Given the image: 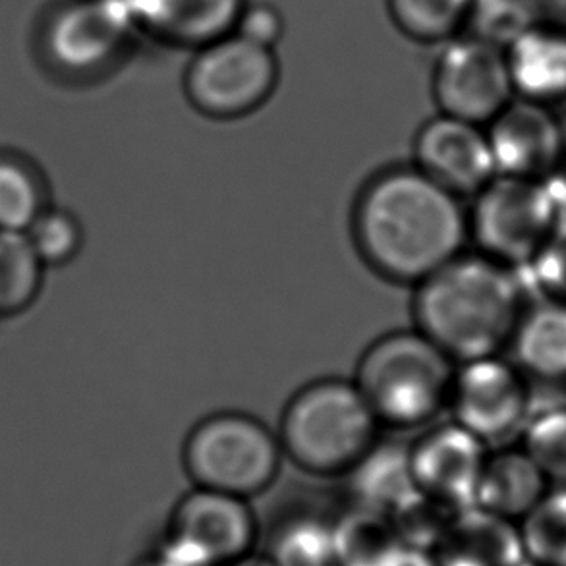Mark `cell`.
<instances>
[{
    "label": "cell",
    "instance_id": "cell-1",
    "mask_svg": "<svg viewBox=\"0 0 566 566\" xmlns=\"http://www.w3.org/2000/svg\"><path fill=\"white\" fill-rule=\"evenodd\" d=\"M353 238L374 273L413 289L467 252L468 209L413 163L390 165L358 191Z\"/></svg>",
    "mask_w": 566,
    "mask_h": 566
},
{
    "label": "cell",
    "instance_id": "cell-2",
    "mask_svg": "<svg viewBox=\"0 0 566 566\" xmlns=\"http://www.w3.org/2000/svg\"><path fill=\"white\" fill-rule=\"evenodd\" d=\"M524 312L511 268L462 252L413 286V327L457 364L499 356L511 346Z\"/></svg>",
    "mask_w": 566,
    "mask_h": 566
},
{
    "label": "cell",
    "instance_id": "cell-3",
    "mask_svg": "<svg viewBox=\"0 0 566 566\" xmlns=\"http://www.w3.org/2000/svg\"><path fill=\"white\" fill-rule=\"evenodd\" d=\"M381 429L354 379L323 377L294 392L276 436L294 467L319 478H345L379 441Z\"/></svg>",
    "mask_w": 566,
    "mask_h": 566
},
{
    "label": "cell",
    "instance_id": "cell-4",
    "mask_svg": "<svg viewBox=\"0 0 566 566\" xmlns=\"http://www.w3.org/2000/svg\"><path fill=\"white\" fill-rule=\"evenodd\" d=\"M457 366L420 329L390 331L364 350L354 382L382 428H428L449 408Z\"/></svg>",
    "mask_w": 566,
    "mask_h": 566
},
{
    "label": "cell",
    "instance_id": "cell-5",
    "mask_svg": "<svg viewBox=\"0 0 566 566\" xmlns=\"http://www.w3.org/2000/svg\"><path fill=\"white\" fill-rule=\"evenodd\" d=\"M284 452L275 429L252 413L222 410L186 436L182 467L196 488L258 497L276 482Z\"/></svg>",
    "mask_w": 566,
    "mask_h": 566
},
{
    "label": "cell",
    "instance_id": "cell-6",
    "mask_svg": "<svg viewBox=\"0 0 566 566\" xmlns=\"http://www.w3.org/2000/svg\"><path fill=\"white\" fill-rule=\"evenodd\" d=\"M279 77L275 49L232 31L196 51L186 69V99L211 120H240L273 97Z\"/></svg>",
    "mask_w": 566,
    "mask_h": 566
},
{
    "label": "cell",
    "instance_id": "cell-7",
    "mask_svg": "<svg viewBox=\"0 0 566 566\" xmlns=\"http://www.w3.org/2000/svg\"><path fill=\"white\" fill-rule=\"evenodd\" d=\"M559 221L544 180L497 175L468 207L470 240L478 252L511 269L528 265Z\"/></svg>",
    "mask_w": 566,
    "mask_h": 566
},
{
    "label": "cell",
    "instance_id": "cell-8",
    "mask_svg": "<svg viewBox=\"0 0 566 566\" xmlns=\"http://www.w3.org/2000/svg\"><path fill=\"white\" fill-rule=\"evenodd\" d=\"M258 536L250 499L193 485L172 509L159 552L178 566H227L252 555Z\"/></svg>",
    "mask_w": 566,
    "mask_h": 566
},
{
    "label": "cell",
    "instance_id": "cell-9",
    "mask_svg": "<svg viewBox=\"0 0 566 566\" xmlns=\"http://www.w3.org/2000/svg\"><path fill=\"white\" fill-rule=\"evenodd\" d=\"M134 33L124 0H66L46 15L39 46L54 70L93 76L123 56Z\"/></svg>",
    "mask_w": 566,
    "mask_h": 566
},
{
    "label": "cell",
    "instance_id": "cell-10",
    "mask_svg": "<svg viewBox=\"0 0 566 566\" xmlns=\"http://www.w3.org/2000/svg\"><path fill=\"white\" fill-rule=\"evenodd\" d=\"M431 87L439 113L483 128L516 97L505 46L472 33L444 43Z\"/></svg>",
    "mask_w": 566,
    "mask_h": 566
},
{
    "label": "cell",
    "instance_id": "cell-11",
    "mask_svg": "<svg viewBox=\"0 0 566 566\" xmlns=\"http://www.w3.org/2000/svg\"><path fill=\"white\" fill-rule=\"evenodd\" d=\"M530 389L516 364L499 356L462 361L452 381V421L482 439L490 449L505 447L528 423Z\"/></svg>",
    "mask_w": 566,
    "mask_h": 566
},
{
    "label": "cell",
    "instance_id": "cell-12",
    "mask_svg": "<svg viewBox=\"0 0 566 566\" xmlns=\"http://www.w3.org/2000/svg\"><path fill=\"white\" fill-rule=\"evenodd\" d=\"M490 447L457 421L431 423L410 443L416 490L452 511L475 505Z\"/></svg>",
    "mask_w": 566,
    "mask_h": 566
},
{
    "label": "cell",
    "instance_id": "cell-13",
    "mask_svg": "<svg viewBox=\"0 0 566 566\" xmlns=\"http://www.w3.org/2000/svg\"><path fill=\"white\" fill-rule=\"evenodd\" d=\"M412 154L418 169L462 199L497 177L485 128L443 113L421 126Z\"/></svg>",
    "mask_w": 566,
    "mask_h": 566
},
{
    "label": "cell",
    "instance_id": "cell-14",
    "mask_svg": "<svg viewBox=\"0 0 566 566\" xmlns=\"http://www.w3.org/2000/svg\"><path fill=\"white\" fill-rule=\"evenodd\" d=\"M491 155L501 177L544 180L565 155V128L549 105L514 97L488 126Z\"/></svg>",
    "mask_w": 566,
    "mask_h": 566
},
{
    "label": "cell",
    "instance_id": "cell-15",
    "mask_svg": "<svg viewBox=\"0 0 566 566\" xmlns=\"http://www.w3.org/2000/svg\"><path fill=\"white\" fill-rule=\"evenodd\" d=\"M136 31L198 51L234 31L245 0H124Z\"/></svg>",
    "mask_w": 566,
    "mask_h": 566
},
{
    "label": "cell",
    "instance_id": "cell-16",
    "mask_svg": "<svg viewBox=\"0 0 566 566\" xmlns=\"http://www.w3.org/2000/svg\"><path fill=\"white\" fill-rule=\"evenodd\" d=\"M429 559L436 566H521L518 524L468 506L454 513Z\"/></svg>",
    "mask_w": 566,
    "mask_h": 566
},
{
    "label": "cell",
    "instance_id": "cell-17",
    "mask_svg": "<svg viewBox=\"0 0 566 566\" xmlns=\"http://www.w3.org/2000/svg\"><path fill=\"white\" fill-rule=\"evenodd\" d=\"M514 95L552 105L566 101V28L536 22L505 46Z\"/></svg>",
    "mask_w": 566,
    "mask_h": 566
},
{
    "label": "cell",
    "instance_id": "cell-18",
    "mask_svg": "<svg viewBox=\"0 0 566 566\" xmlns=\"http://www.w3.org/2000/svg\"><path fill=\"white\" fill-rule=\"evenodd\" d=\"M552 490L544 472L522 447L491 449L483 467L475 506L506 521L518 522Z\"/></svg>",
    "mask_w": 566,
    "mask_h": 566
},
{
    "label": "cell",
    "instance_id": "cell-19",
    "mask_svg": "<svg viewBox=\"0 0 566 566\" xmlns=\"http://www.w3.org/2000/svg\"><path fill=\"white\" fill-rule=\"evenodd\" d=\"M354 505L390 514L416 493L410 443L379 437L345 475Z\"/></svg>",
    "mask_w": 566,
    "mask_h": 566
},
{
    "label": "cell",
    "instance_id": "cell-20",
    "mask_svg": "<svg viewBox=\"0 0 566 566\" xmlns=\"http://www.w3.org/2000/svg\"><path fill=\"white\" fill-rule=\"evenodd\" d=\"M511 346L524 376L544 381L566 379V304L545 300L524 310Z\"/></svg>",
    "mask_w": 566,
    "mask_h": 566
},
{
    "label": "cell",
    "instance_id": "cell-21",
    "mask_svg": "<svg viewBox=\"0 0 566 566\" xmlns=\"http://www.w3.org/2000/svg\"><path fill=\"white\" fill-rule=\"evenodd\" d=\"M335 542L338 566H395L410 552L389 514L358 505L335 521Z\"/></svg>",
    "mask_w": 566,
    "mask_h": 566
},
{
    "label": "cell",
    "instance_id": "cell-22",
    "mask_svg": "<svg viewBox=\"0 0 566 566\" xmlns=\"http://www.w3.org/2000/svg\"><path fill=\"white\" fill-rule=\"evenodd\" d=\"M269 559L275 566H338L335 521L296 514L276 526Z\"/></svg>",
    "mask_w": 566,
    "mask_h": 566
},
{
    "label": "cell",
    "instance_id": "cell-23",
    "mask_svg": "<svg viewBox=\"0 0 566 566\" xmlns=\"http://www.w3.org/2000/svg\"><path fill=\"white\" fill-rule=\"evenodd\" d=\"M43 261L22 230H0V315L22 312L38 298Z\"/></svg>",
    "mask_w": 566,
    "mask_h": 566
},
{
    "label": "cell",
    "instance_id": "cell-24",
    "mask_svg": "<svg viewBox=\"0 0 566 566\" xmlns=\"http://www.w3.org/2000/svg\"><path fill=\"white\" fill-rule=\"evenodd\" d=\"M474 0H387L400 33L420 43H447L467 28Z\"/></svg>",
    "mask_w": 566,
    "mask_h": 566
},
{
    "label": "cell",
    "instance_id": "cell-25",
    "mask_svg": "<svg viewBox=\"0 0 566 566\" xmlns=\"http://www.w3.org/2000/svg\"><path fill=\"white\" fill-rule=\"evenodd\" d=\"M524 560L534 566H566V488L547 491L521 522Z\"/></svg>",
    "mask_w": 566,
    "mask_h": 566
},
{
    "label": "cell",
    "instance_id": "cell-26",
    "mask_svg": "<svg viewBox=\"0 0 566 566\" xmlns=\"http://www.w3.org/2000/svg\"><path fill=\"white\" fill-rule=\"evenodd\" d=\"M43 209L35 172L14 157H0V230L25 232Z\"/></svg>",
    "mask_w": 566,
    "mask_h": 566
},
{
    "label": "cell",
    "instance_id": "cell-27",
    "mask_svg": "<svg viewBox=\"0 0 566 566\" xmlns=\"http://www.w3.org/2000/svg\"><path fill=\"white\" fill-rule=\"evenodd\" d=\"M457 511L416 491L389 514L398 536L410 552L429 555Z\"/></svg>",
    "mask_w": 566,
    "mask_h": 566
},
{
    "label": "cell",
    "instance_id": "cell-28",
    "mask_svg": "<svg viewBox=\"0 0 566 566\" xmlns=\"http://www.w3.org/2000/svg\"><path fill=\"white\" fill-rule=\"evenodd\" d=\"M522 437V449L544 472L547 482L566 488V408L530 416Z\"/></svg>",
    "mask_w": 566,
    "mask_h": 566
},
{
    "label": "cell",
    "instance_id": "cell-29",
    "mask_svg": "<svg viewBox=\"0 0 566 566\" xmlns=\"http://www.w3.org/2000/svg\"><path fill=\"white\" fill-rule=\"evenodd\" d=\"M25 234L43 265H62L76 258L84 242L76 217L61 209H43Z\"/></svg>",
    "mask_w": 566,
    "mask_h": 566
},
{
    "label": "cell",
    "instance_id": "cell-30",
    "mask_svg": "<svg viewBox=\"0 0 566 566\" xmlns=\"http://www.w3.org/2000/svg\"><path fill=\"white\" fill-rule=\"evenodd\" d=\"M536 22L530 0H474L467 28L472 35L506 46Z\"/></svg>",
    "mask_w": 566,
    "mask_h": 566
},
{
    "label": "cell",
    "instance_id": "cell-31",
    "mask_svg": "<svg viewBox=\"0 0 566 566\" xmlns=\"http://www.w3.org/2000/svg\"><path fill=\"white\" fill-rule=\"evenodd\" d=\"M528 265L545 300L566 304V221H559L553 229L547 242Z\"/></svg>",
    "mask_w": 566,
    "mask_h": 566
},
{
    "label": "cell",
    "instance_id": "cell-32",
    "mask_svg": "<svg viewBox=\"0 0 566 566\" xmlns=\"http://www.w3.org/2000/svg\"><path fill=\"white\" fill-rule=\"evenodd\" d=\"M234 33L252 41L255 45L275 49L284 33L283 15L275 7L265 2L245 4L234 25Z\"/></svg>",
    "mask_w": 566,
    "mask_h": 566
},
{
    "label": "cell",
    "instance_id": "cell-33",
    "mask_svg": "<svg viewBox=\"0 0 566 566\" xmlns=\"http://www.w3.org/2000/svg\"><path fill=\"white\" fill-rule=\"evenodd\" d=\"M132 566H178L175 560H170L167 555H163L161 552L155 553V555H149V557H144V559H139L138 563H134Z\"/></svg>",
    "mask_w": 566,
    "mask_h": 566
},
{
    "label": "cell",
    "instance_id": "cell-34",
    "mask_svg": "<svg viewBox=\"0 0 566 566\" xmlns=\"http://www.w3.org/2000/svg\"><path fill=\"white\" fill-rule=\"evenodd\" d=\"M227 566H275L268 555H248L244 559H238L237 563Z\"/></svg>",
    "mask_w": 566,
    "mask_h": 566
},
{
    "label": "cell",
    "instance_id": "cell-35",
    "mask_svg": "<svg viewBox=\"0 0 566 566\" xmlns=\"http://www.w3.org/2000/svg\"><path fill=\"white\" fill-rule=\"evenodd\" d=\"M521 566H534V565H530V563H526V560H524V563H522Z\"/></svg>",
    "mask_w": 566,
    "mask_h": 566
}]
</instances>
